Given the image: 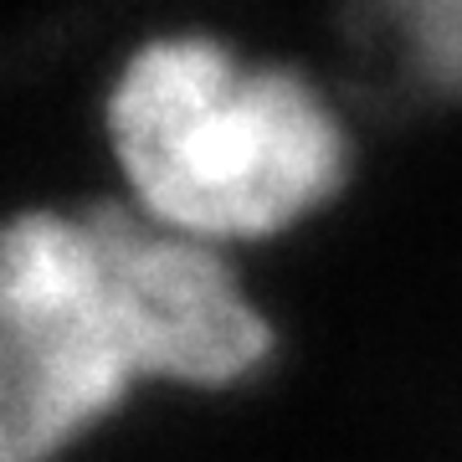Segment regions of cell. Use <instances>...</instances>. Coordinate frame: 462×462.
Wrapping results in <instances>:
<instances>
[{
    "instance_id": "obj_1",
    "label": "cell",
    "mask_w": 462,
    "mask_h": 462,
    "mask_svg": "<svg viewBox=\"0 0 462 462\" xmlns=\"http://www.w3.org/2000/svg\"><path fill=\"white\" fill-rule=\"evenodd\" d=\"M103 129L124 196L211 247L278 242L345 196L355 129L288 62L211 32H154L108 78Z\"/></svg>"
},
{
    "instance_id": "obj_2",
    "label": "cell",
    "mask_w": 462,
    "mask_h": 462,
    "mask_svg": "<svg viewBox=\"0 0 462 462\" xmlns=\"http://www.w3.org/2000/svg\"><path fill=\"white\" fill-rule=\"evenodd\" d=\"M144 391L83 206L0 226V462H62Z\"/></svg>"
},
{
    "instance_id": "obj_3",
    "label": "cell",
    "mask_w": 462,
    "mask_h": 462,
    "mask_svg": "<svg viewBox=\"0 0 462 462\" xmlns=\"http://www.w3.org/2000/svg\"><path fill=\"white\" fill-rule=\"evenodd\" d=\"M360 47L380 62L345 78L339 114L375 103H462V0H370Z\"/></svg>"
}]
</instances>
